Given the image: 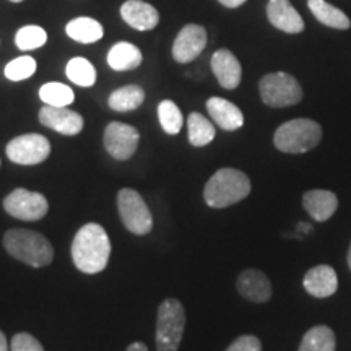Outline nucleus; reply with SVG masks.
<instances>
[{
  "mask_svg": "<svg viewBox=\"0 0 351 351\" xmlns=\"http://www.w3.org/2000/svg\"><path fill=\"white\" fill-rule=\"evenodd\" d=\"M111 256V243L108 232L98 223L83 225L73 238L72 258L83 274H99L108 267Z\"/></svg>",
  "mask_w": 351,
  "mask_h": 351,
  "instance_id": "f257e3e1",
  "label": "nucleus"
},
{
  "mask_svg": "<svg viewBox=\"0 0 351 351\" xmlns=\"http://www.w3.org/2000/svg\"><path fill=\"white\" fill-rule=\"evenodd\" d=\"M3 247L13 258L41 269L54 258V249L46 236L32 230H8L3 234Z\"/></svg>",
  "mask_w": 351,
  "mask_h": 351,
  "instance_id": "f03ea898",
  "label": "nucleus"
},
{
  "mask_svg": "<svg viewBox=\"0 0 351 351\" xmlns=\"http://www.w3.org/2000/svg\"><path fill=\"white\" fill-rule=\"evenodd\" d=\"M251 194V181L243 171L223 168L208 179L204 189V199L208 207L226 208L244 200Z\"/></svg>",
  "mask_w": 351,
  "mask_h": 351,
  "instance_id": "7ed1b4c3",
  "label": "nucleus"
},
{
  "mask_svg": "<svg viewBox=\"0 0 351 351\" xmlns=\"http://www.w3.org/2000/svg\"><path fill=\"white\" fill-rule=\"evenodd\" d=\"M322 140V127L311 119H293L276 129L274 143L276 150L300 155L314 150Z\"/></svg>",
  "mask_w": 351,
  "mask_h": 351,
  "instance_id": "20e7f679",
  "label": "nucleus"
},
{
  "mask_svg": "<svg viewBox=\"0 0 351 351\" xmlns=\"http://www.w3.org/2000/svg\"><path fill=\"white\" fill-rule=\"evenodd\" d=\"M186 328V311L181 301L165 300L158 307L156 319V350L178 351Z\"/></svg>",
  "mask_w": 351,
  "mask_h": 351,
  "instance_id": "39448f33",
  "label": "nucleus"
},
{
  "mask_svg": "<svg viewBox=\"0 0 351 351\" xmlns=\"http://www.w3.org/2000/svg\"><path fill=\"white\" fill-rule=\"evenodd\" d=\"M261 98L270 108L295 106L302 99V88L295 77L287 72L267 73L258 82Z\"/></svg>",
  "mask_w": 351,
  "mask_h": 351,
  "instance_id": "423d86ee",
  "label": "nucleus"
},
{
  "mask_svg": "<svg viewBox=\"0 0 351 351\" xmlns=\"http://www.w3.org/2000/svg\"><path fill=\"white\" fill-rule=\"evenodd\" d=\"M117 210L124 226L134 234H148L153 228V217L142 195L134 189H122L117 194Z\"/></svg>",
  "mask_w": 351,
  "mask_h": 351,
  "instance_id": "0eeeda50",
  "label": "nucleus"
},
{
  "mask_svg": "<svg viewBox=\"0 0 351 351\" xmlns=\"http://www.w3.org/2000/svg\"><path fill=\"white\" fill-rule=\"evenodd\" d=\"M3 208L10 217L23 221H38L49 212L47 199L39 192L15 189L3 199Z\"/></svg>",
  "mask_w": 351,
  "mask_h": 351,
  "instance_id": "6e6552de",
  "label": "nucleus"
},
{
  "mask_svg": "<svg viewBox=\"0 0 351 351\" xmlns=\"http://www.w3.org/2000/svg\"><path fill=\"white\" fill-rule=\"evenodd\" d=\"M5 153L12 163L33 166L47 160V156L51 155V143L44 135L25 134L10 140Z\"/></svg>",
  "mask_w": 351,
  "mask_h": 351,
  "instance_id": "1a4fd4ad",
  "label": "nucleus"
},
{
  "mask_svg": "<svg viewBox=\"0 0 351 351\" xmlns=\"http://www.w3.org/2000/svg\"><path fill=\"white\" fill-rule=\"evenodd\" d=\"M104 147L114 160L125 161L137 152L140 134L135 127L122 122H111L104 130Z\"/></svg>",
  "mask_w": 351,
  "mask_h": 351,
  "instance_id": "9d476101",
  "label": "nucleus"
},
{
  "mask_svg": "<svg viewBox=\"0 0 351 351\" xmlns=\"http://www.w3.org/2000/svg\"><path fill=\"white\" fill-rule=\"evenodd\" d=\"M207 47V29L204 26L189 23L178 33L173 43V59L179 64L195 60Z\"/></svg>",
  "mask_w": 351,
  "mask_h": 351,
  "instance_id": "9b49d317",
  "label": "nucleus"
},
{
  "mask_svg": "<svg viewBox=\"0 0 351 351\" xmlns=\"http://www.w3.org/2000/svg\"><path fill=\"white\" fill-rule=\"evenodd\" d=\"M39 122L47 129L62 135H78L83 130V117L69 108L44 106L39 111Z\"/></svg>",
  "mask_w": 351,
  "mask_h": 351,
  "instance_id": "f8f14e48",
  "label": "nucleus"
},
{
  "mask_svg": "<svg viewBox=\"0 0 351 351\" xmlns=\"http://www.w3.org/2000/svg\"><path fill=\"white\" fill-rule=\"evenodd\" d=\"M269 21L280 32L298 34L304 32V20L289 0H269L267 5Z\"/></svg>",
  "mask_w": 351,
  "mask_h": 351,
  "instance_id": "ddd939ff",
  "label": "nucleus"
},
{
  "mask_svg": "<svg viewBox=\"0 0 351 351\" xmlns=\"http://www.w3.org/2000/svg\"><path fill=\"white\" fill-rule=\"evenodd\" d=\"M121 16L127 25L138 32H150L160 23V13L143 0H127L122 3Z\"/></svg>",
  "mask_w": 351,
  "mask_h": 351,
  "instance_id": "4468645a",
  "label": "nucleus"
},
{
  "mask_svg": "<svg viewBox=\"0 0 351 351\" xmlns=\"http://www.w3.org/2000/svg\"><path fill=\"white\" fill-rule=\"evenodd\" d=\"M212 70L219 85L226 90H234L243 78V67L238 57L228 49H218L212 56Z\"/></svg>",
  "mask_w": 351,
  "mask_h": 351,
  "instance_id": "2eb2a0df",
  "label": "nucleus"
},
{
  "mask_svg": "<svg viewBox=\"0 0 351 351\" xmlns=\"http://www.w3.org/2000/svg\"><path fill=\"white\" fill-rule=\"evenodd\" d=\"M236 287H238L241 296L245 298L247 301L258 302V304L267 302L271 298V283L269 276L261 270H244L238 276Z\"/></svg>",
  "mask_w": 351,
  "mask_h": 351,
  "instance_id": "dca6fc26",
  "label": "nucleus"
},
{
  "mask_svg": "<svg viewBox=\"0 0 351 351\" xmlns=\"http://www.w3.org/2000/svg\"><path fill=\"white\" fill-rule=\"evenodd\" d=\"M207 111L212 121L221 130L234 132L244 125V116L234 103L213 96L207 101Z\"/></svg>",
  "mask_w": 351,
  "mask_h": 351,
  "instance_id": "f3484780",
  "label": "nucleus"
},
{
  "mask_svg": "<svg viewBox=\"0 0 351 351\" xmlns=\"http://www.w3.org/2000/svg\"><path fill=\"white\" fill-rule=\"evenodd\" d=\"M302 285L311 296L328 298L339 288V278L330 265H317L304 275Z\"/></svg>",
  "mask_w": 351,
  "mask_h": 351,
  "instance_id": "a211bd4d",
  "label": "nucleus"
},
{
  "mask_svg": "<svg viewBox=\"0 0 351 351\" xmlns=\"http://www.w3.org/2000/svg\"><path fill=\"white\" fill-rule=\"evenodd\" d=\"M302 205H304L306 212L315 221L322 223L327 221L333 213L339 208V199L330 191H322V189H315L309 191L302 195Z\"/></svg>",
  "mask_w": 351,
  "mask_h": 351,
  "instance_id": "6ab92c4d",
  "label": "nucleus"
},
{
  "mask_svg": "<svg viewBox=\"0 0 351 351\" xmlns=\"http://www.w3.org/2000/svg\"><path fill=\"white\" fill-rule=\"evenodd\" d=\"M143 57L142 51L132 43H116L108 52V64L112 70L117 72H125V70H134L142 64Z\"/></svg>",
  "mask_w": 351,
  "mask_h": 351,
  "instance_id": "aec40b11",
  "label": "nucleus"
},
{
  "mask_svg": "<svg viewBox=\"0 0 351 351\" xmlns=\"http://www.w3.org/2000/svg\"><path fill=\"white\" fill-rule=\"evenodd\" d=\"M65 33L73 41L82 44H93L103 38V25L90 16H78L69 21L65 26Z\"/></svg>",
  "mask_w": 351,
  "mask_h": 351,
  "instance_id": "412c9836",
  "label": "nucleus"
},
{
  "mask_svg": "<svg viewBox=\"0 0 351 351\" xmlns=\"http://www.w3.org/2000/svg\"><path fill=\"white\" fill-rule=\"evenodd\" d=\"M307 7L320 23L335 29H350L351 21L340 8L330 5L326 0H307Z\"/></svg>",
  "mask_w": 351,
  "mask_h": 351,
  "instance_id": "4be33fe9",
  "label": "nucleus"
},
{
  "mask_svg": "<svg viewBox=\"0 0 351 351\" xmlns=\"http://www.w3.org/2000/svg\"><path fill=\"white\" fill-rule=\"evenodd\" d=\"M143 101V88H140L137 85H125L122 88H117L116 91H112L108 99V104L109 108L116 112H129L142 106Z\"/></svg>",
  "mask_w": 351,
  "mask_h": 351,
  "instance_id": "5701e85b",
  "label": "nucleus"
},
{
  "mask_svg": "<svg viewBox=\"0 0 351 351\" xmlns=\"http://www.w3.org/2000/svg\"><path fill=\"white\" fill-rule=\"evenodd\" d=\"M187 137L194 147H205L215 138V125L200 112H192L187 117Z\"/></svg>",
  "mask_w": 351,
  "mask_h": 351,
  "instance_id": "b1692460",
  "label": "nucleus"
},
{
  "mask_svg": "<svg viewBox=\"0 0 351 351\" xmlns=\"http://www.w3.org/2000/svg\"><path fill=\"white\" fill-rule=\"evenodd\" d=\"M335 345L337 341L332 328L317 326L306 332L298 351H335Z\"/></svg>",
  "mask_w": 351,
  "mask_h": 351,
  "instance_id": "393cba45",
  "label": "nucleus"
},
{
  "mask_svg": "<svg viewBox=\"0 0 351 351\" xmlns=\"http://www.w3.org/2000/svg\"><path fill=\"white\" fill-rule=\"evenodd\" d=\"M65 75L78 86L90 88L96 83V69L85 57H73L65 67Z\"/></svg>",
  "mask_w": 351,
  "mask_h": 351,
  "instance_id": "a878e982",
  "label": "nucleus"
},
{
  "mask_svg": "<svg viewBox=\"0 0 351 351\" xmlns=\"http://www.w3.org/2000/svg\"><path fill=\"white\" fill-rule=\"evenodd\" d=\"M39 98L47 106L56 108H67L75 101V93L73 90L64 83L51 82L39 88Z\"/></svg>",
  "mask_w": 351,
  "mask_h": 351,
  "instance_id": "bb28decb",
  "label": "nucleus"
},
{
  "mask_svg": "<svg viewBox=\"0 0 351 351\" xmlns=\"http://www.w3.org/2000/svg\"><path fill=\"white\" fill-rule=\"evenodd\" d=\"M158 119L163 130L169 135H178L184 125L181 109L171 99H165L158 104Z\"/></svg>",
  "mask_w": 351,
  "mask_h": 351,
  "instance_id": "cd10ccee",
  "label": "nucleus"
},
{
  "mask_svg": "<svg viewBox=\"0 0 351 351\" xmlns=\"http://www.w3.org/2000/svg\"><path fill=\"white\" fill-rule=\"evenodd\" d=\"M47 43V33L38 25H26L15 34V44L21 51H34Z\"/></svg>",
  "mask_w": 351,
  "mask_h": 351,
  "instance_id": "c85d7f7f",
  "label": "nucleus"
},
{
  "mask_svg": "<svg viewBox=\"0 0 351 351\" xmlns=\"http://www.w3.org/2000/svg\"><path fill=\"white\" fill-rule=\"evenodd\" d=\"M36 69L38 64L33 57L21 56L5 65V77L10 82H23L28 80L29 77H33Z\"/></svg>",
  "mask_w": 351,
  "mask_h": 351,
  "instance_id": "c756f323",
  "label": "nucleus"
},
{
  "mask_svg": "<svg viewBox=\"0 0 351 351\" xmlns=\"http://www.w3.org/2000/svg\"><path fill=\"white\" fill-rule=\"evenodd\" d=\"M10 350L12 351H44L43 345L34 339L33 335L29 333H16L13 335V339L10 341Z\"/></svg>",
  "mask_w": 351,
  "mask_h": 351,
  "instance_id": "7c9ffc66",
  "label": "nucleus"
},
{
  "mask_svg": "<svg viewBox=\"0 0 351 351\" xmlns=\"http://www.w3.org/2000/svg\"><path fill=\"white\" fill-rule=\"evenodd\" d=\"M226 351H262V343L257 337L243 335L232 341Z\"/></svg>",
  "mask_w": 351,
  "mask_h": 351,
  "instance_id": "2f4dec72",
  "label": "nucleus"
},
{
  "mask_svg": "<svg viewBox=\"0 0 351 351\" xmlns=\"http://www.w3.org/2000/svg\"><path fill=\"white\" fill-rule=\"evenodd\" d=\"M218 2L228 8H238L245 3V0H218Z\"/></svg>",
  "mask_w": 351,
  "mask_h": 351,
  "instance_id": "473e14b6",
  "label": "nucleus"
},
{
  "mask_svg": "<svg viewBox=\"0 0 351 351\" xmlns=\"http://www.w3.org/2000/svg\"><path fill=\"white\" fill-rule=\"evenodd\" d=\"M127 351H148L147 345L142 343V341H135V343H132Z\"/></svg>",
  "mask_w": 351,
  "mask_h": 351,
  "instance_id": "72a5a7b5",
  "label": "nucleus"
},
{
  "mask_svg": "<svg viewBox=\"0 0 351 351\" xmlns=\"http://www.w3.org/2000/svg\"><path fill=\"white\" fill-rule=\"evenodd\" d=\"M0 351H8V343L3 332H0Z\"/></svg>",
  "mask_w": 351,
  "mask_h": 351,
  "instance_id": "f704fd0d",
  "label": "nucleus"
},
{
  "mask_svg": "<svg viewBox=\"0 0 351 351\" xmlns=\"http://www.w3.org/2000/svg\"><path fill=\"white\" fill-rule=\"evenodd\" d=\"M348 265H350V270H351V245H350V251H348Z\"/></svg>",
  "mask_w": 351,
  "mask_h": 351,
  "instance_id": "c9c22d12",
  "label": "nucleus"
},
{
  "mask_svg": "<svg viewBox=\"0 0 351 351\" xmlns=\"http://www.w3.org/2000/svg\"><path fill=\"white\" fill-rule=\"evenodd\" d=\"M10 2H15V3H19V2H23V0H10Z\"/></svg>",
  "mask_w": 351,
  "mask_h": 351,
  "instance_id": "e433bc0d",
  "label": "nucleus"
}]
</instances>
